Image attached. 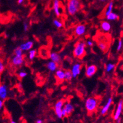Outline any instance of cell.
<instances>
[{
	"label": "cell",
	"mask_w": 123,
	"mask_h": 123,
	"mask_svg": "<svg viewBox=\"0 0 123 123\" xmlns=\"http://www.w3.org/2000/svg\"><path fill=\"white\" fill-rule=\"evenodd\" d=\"M87 44L84 41H79L75 43L73 50V55L77 59L82 60L86 55Z\"/></svg>",
	"instance_id": "cell-1"
},
{
	"label": "cell",
	"mask_w": 123,
	"mask_h": 123,
	"mask_svg": "<svg viewBox=\"0 0 123 123\" xmlns=\"http://www.w3.org/2000/svg\"><path fill=\"white\" fill-rule=\"evenodd\" d=\"M82 6L80 0H68L67 4V12L70 15H75Z\"/></svg>",
	"instance_id": "cell-2"
},
{
	"label": "cell",
	"mask_w": 123,
	"mask_h": 123,
	"mask_svg": "<svg viewBox=\"0 0 123 123\" xmlns=\"http://www.w3.org/2000/svg\"><path fill=\"white\" fill-rule=\"evenodd\" d=\"M99 103V100L97 97H89L86 100L85 107L89 113H92L96 111Z\"/></svg>",
	"instance_id": "cell-3"
},
{
	"label": "cell",
	"mask_w": 123,
	"mask_h": 123,
	"mask_svg": "<svg viewBox=\"0 0 123 123\" xmlns=\"http://www.w3.org/2000/svg\"><path fill=\"white\" fill-rule=\"evenodd\" d=\"M64 106V100L63 99L58 100L54 105V111L57 117L59 119H62L63 117L62 115V109Z\"/></svg>",
	"instance_id": "cell-4"
},
{
	"label": "cell",
	"mask_w": 123,
	"mask_h": 123,
	"mask_svg": "<svg viewBox=\"0 0 123 123\" xmlns=\"http://www.w3.org/2000/svg\"><path fill=\"white\" fill-rule=\"evenodd\" d=\"M82 64L80 63L77 62V63H74L71 67V70L73 78H76L77 77L79 76L81 73L82 70Z\"/></svg>",
	"instance_id": "cell-5"
},
{
	"label": "cell",
	"mask_w": 123,
	"mask_h": 123,
	"mask_svg": "<svg viewBox=\"0 0 123 123\" xmlns=\"http://www.w3.org/2000/svg\"><path fill=\"white\" fill-rule=\"evenodd\" d=\"M123 110V99H121L119 101L117 105L116 109V111L114 112V114L113 116V119L114 120L117 121V119L120 118L122 112Z\"/></svg>",
	"instance_id": "cell-6"
},
{
	"label": "cell",
	"mask_w": 123,
	"mask_h": 123,
	"mask_svg": "<svg viewBox=\"0 0 123 123\" xmlns=\"http://www.w3.org/2000/svg\"><path fill=\"white\" fill-rule=\"evenodd\" d=\"M60 0H53V10L57 17H60L62 13Z\"/></svg>",
	"instance_id": "cell-7"
},
{
	"label": "cell",
	"mask_w": 123,
	"mask_h": 123,
	"mask_svg": "<svg viewBox=\"0 0 123 123\" xmlns=\"http://www.w3.org/2000/svg\"><path fill=\"white\" fill-rule=\"evenodd\" d=\"M97 70V67L95 65H90L87 66L86 68L85 74L86 76L88 78H91L96 74Z\"/></svg>",
	"instance_id": "cell-8"
},
{
	"label": "cell",
	"mask_w": 123,
	"mask_h": 123,
	"mask_svg": "<svg viewBox=\"0 0 123 123\" xmlns=\"http://www.w3.org/2000/svg\"><path fill=\"white\" fill-rule=\"evenodd\" d=\"M113 102V99L112 97H109L108 99H107V102L104 104V105L102 107V108L100 109V114L102 116L105 115L107 113V112L109 111V109L111 107V105H112Z\"/></svg>",
	"instance_id": "cell-9"
},
{
	"label": "cell",
	"mask_w": 123,
	"mask_h": 123,
	"mask_svg": "<svg viewBox=\"0 0 123 123\" xmlns=\"http://www.w3.org/2000/svg\"><path fill=\"white\" fill-rule=\"evenodd\" d=\"M86 33V25L82 24L78 25L75 28L74 33L77 37L82 36Z\"/></svg>",
	"instance_id": "cell-10"
},
{
	"label": "cell",
	"mask_w": 123,
	"mask_h": 123,
	"mask_svg": "<svg viewBox=\"0 0 123 123\" xmlns=\"http://www.w3.org/2000/svg\"><path fill=\"white\" fill-rule=\"evenodd\" d=\"M8 96V86L5 84H1L0 86V98L2 100H5Z\"/></svg>",
	"instance_id": "cell-11"
},
{
	"label": "cell",
	"mask_w": 123,
	"mask_h": 123,
	"mask_svg": "<svg viewBox=\"0 0 123 123\" xmlns=\"http://www.w3.org/2000/svg\"><path fill=\"white\" fill-rule=\"evenodd\" d=\"M33 47V42L31 40L26 41L19 45V47L21 48L23 52H27V51L29 52L30 50L32 49Z\"/></svg>",
	"instance_id": "cell-12"
},
{
	"label": "cell",
	"mask_w": 123,
	"mask_h": 123,
	"mask_svg": "<svg viewBox=\"0 0 123 123\" xmlns=\"http://www.w3.org/2000/svg\"><path fill=\"white\" fill-rule=\"evenodd\" d=\"M24 63V57H16L15 56L12 58V63L13 66L19 67L22 65Z\"/></svg>",
	"instance_id": "cell-13"
},
{
	"label": "cell",
	"mask_w": 123,
	"mask_h": 123,
	"mask_svg": "<svg viewBox=\"0 0 123 123\" xmlns=\"http://www.w3.org/2000/svg\"><path fill=\"white\" fill-rule=\"evenodd\" d=\"M65 70H63L61 68H58L55 72V78L58 82H63V80H65Z\"/></svg>",
	"instance_id": "cell-14"
},
{
	"label": "cell",
	"mask_w": 123,
	"mask_h": 123,
	"mask_svg": "<svg viewBox=\"0 0 123 123\" xmlns=\"http://www.w3.org/2000/svg\"><path fill=\"white\" fill-rule=\"evenodd\" d=\"M49 58H50L51 61L54 62L55 63H57V64H59L62 61L61 56L60 55V54L57 53V52H51L49 55Z\"/></svg>",
	"instance_id": "cell-15"
},
{
	"label": "cell",
	"mask_w": 123,
	"mask_h": 123,
	"mask_svg": "<svg viewBox=\"0 0 123 123\" xmlns=\"http://www.w3.org/2000/svg\"><path fill=\"white\" fill-rule=\"evenodd\" d=\"M100 27L102 31L105 33H108L111 30V25L109 22V21H102L100 23Z\"/></svg>",
	"instance_id": "cell-16"
},
{
	"label": "cell",
	"mask_w": 123,
	"mask_h": 123,
	"mask_svg": "<svg viewBox=\"0 0 123 123\" xmlns=\"http://www.w3.org/2000/svg\"><path fill=\"white\" fill-rule=\"evenodd\" d=\"M113 7H114V2L113 1H109L107 3V6L105 7V10L104 12V16H105V18L108 16L110 13H111L113 10Z\"/></svg>",
	"instance_id": "cell-17"
},
{
	"label": "cell",
	"mask_w": 123,
	"mask_h": 123,
	"mask_svg": "<svg viewBox=\"0 0 123 123\" xmlns=\"http://www.w3.org/2000/svg\"><path fill=\"white\" fill-rule=\"evenodd\" d=\"M58 64H57V63H55L54 62L50 60L49 62H47V68L49 71L52 72H55L58 69Z\"/></svg>",
	"instance_id": "cell-18"
},
{
	"label": "cell",
	"mask_w": 123,
	"mask_h": 123,
	"mask_svg": "<svg viewBox=\"0 0 123 123\" xmlns=\"http://www.w3.org/2000/svg\"><path fill=\"white\" fill-rule=\"evenodd\" d=\"M63 108L65 109V111L67 112V115L69 116L72 114V112L74 111V105L70 103V102H66L65 104H64V106H63Z\"/></svg>",
	"instance_id": "cell-19"
},
{
	"label": "cell",
	"mask_w": 123,
	"mask_h": 123,
	"mask_svg": "<svg viewBox=\"0 0 123 123\" xmlns=\"http://www.w3.org/2000/svg\"><path fill=\"white\" fill-rule=\"evenodd\" d=\"M97 45H98V47L99 48V49L103 52H106L108 50V45L104 40L99 41L97 43Z\"/></svg>",
	"instance_id": "cell-20"
},
{
	"label": "cell",
	"mask_w": 123,
	"mask_h": 123,
	"mask_svg": "<svg viewBox=\"0 0 123 123\" xmlns=\"http://www.w3.org/2000/svg\"><path fill=\"white\" fill-rule=\"evenodd\" d=\"M106 19L107 21H116L119 19V15L116 13H114V12H112L111 13H110L108 16L106 17Z\"/></svg>",
	"instance_id": "cell-21"
},
{
	"label": "cell",
	"mask_w": 123,
	"mask_h": 123,
	"mask_svg": "<svg viewBox=\"0 0 123 123\" xmlns=\"http://www.w3.org/2000/svg\"><path fill=\"white\" fill-rule=\"evenodd\" d=\"M73 79V75L70 70H67L65 71V80L70 82Z\"/></svg>",
	"instance_id": "cell-22"
},
{
	"label": "cell",
	"mask_w": 123,
	"mask_h": 123,
	"mask_svg": "<svg viewBox=\"0 0 123 123\" xmlns=\"http://www.w3.org/2000/svg\"><path fill=\"white\" fill-rule=\"evenodd\" d=\"M37 55V50L35 49H31L28 52V59L30 60H33L35 58Z\"/></svg>",
	"instance_id": "cell-23"
},
{
	"label": "cell",
	"mask_w": 123,
	"mask_h": 123,
	"mask_svg": "<svg viewBox=\"0 0 123 123\" xmlns=\"http://www.w3.org/2000/svg\"><path fill=\"white\" fill-rule=\"evenodd\" d=\"M14 54L16 57H23V51L19 47H17L14 51Z\"/></svg>",
	"instance_id": "cell-24"
},
{
	"label": "cell",
	"mask_w": 123,
	"mask_h": 123,
	"mask_svg": "<svg viewBox=\"0 0 123 123\" xmlns=\"http://www.w3.org/2000/svg\"><path fill=\"white\" fill-rule=\"evenodd\" d=\"M115 68V65L112 63H107L106 66H105V71L107 73H109L111 71H112Z\"/></svg>",
	"instance_id": "cell-25"
},
{
	"label": "cell",
	"mask_w": 123,
	"mask_h": 123,
	"mask_svg": "<svg viewBox=\"0 0 123 123\" xmlns=\"http://www.w3.org/2000/svg\"><path fill=\"white\" fill-rule=\"evenodd\" d=\"M53 24L57 28H61L63 26V23L58 19H54L53 21Z\"/></svg>",
	"instance_id": "cell-26"
},
{
	"label": "cell",
	"mask_w": 123,
	"mask_h": 123,
	"mask_svg": "<svg viewBox=\"0 0 123 123\" xmlns=\"http://www.w3.org/2000/svg\"><path fill=\"white\" fill-rule=\"evenodd\" d=\"M123 47V41L121 39H119L117 43V52H120L122 50Z\"/></svg>",
	"instance_id": "cell-27"
},
{
	"label": "cell",
	"mask_w": 123,
	"mask_h": 123,
	"mask_svg": "<svg viewBox=\"0 0 123 123\" xmlns=\"http://www.w3.org/2000/svg\"><path fill=\"white\" fill-rule=\"evenodd\" d=\"M27 72L24 70H21V71H19L18 74V75L19 78H21V79H23V78L26 77L27 76Z\"/></svg>",
	"instance_id": "cell-28"
},
{
	"label": "cell",
	"mask_w": 123,
	"mask_h": 123,
	"mask_svg": "<svg viewBox=\"0 0 123 123\" xmlns=\"http://www.w3.org/2000/svg\"><path fill=\"white\" fill-rule=\"evenodd\" d=\"M86 44H87V45L91 47L93 46V45H94V42H93V41L91 40H87V42H86Z\"/></svg>",
	"instance_id": "cell-29"
},
{
	"label": "cell",
	"mask_w": 123,
	"mask_h": 123,
	"mask_svg": "<svg viewBox=\"0 0 123 123\" xmlns=\"http://www.w3.org/2000/svg\"><path fill=\"white\" fill-rule=\"evenodd\" d=\"M4 70H5V65L2 62H0V72L2 73L4 71Z\"/></svg>",
	"instance_id": "cell-30"
},
{
	"label": "cell",
	"mask_w": 123,
	"mask_h": 123,
	"mask_svg": "<svg viewBox=\"0 0 123 123\" xmlns=\"http://www.w3.org/2000/svg\"><path fill=\"white\" fill-rule=\"evenodd\" d=\"M28 24L26 22H24L23 23V30H24L25 31H27L28 30Z\"/></svg>",
	"instance_id": "cell-31"
},
{
	"label": "cell",
	"mask_w": 123,
	"mask_h": 123,
	"mask_svg": "<svg viewBox=\"0 0 123 123\" xmlns=\"http://www.w3.org/2000/svg\"><path fill=\"white\" fill-rule=\"evenodd\" d=\"M62 115H63V117L67 116V115L66 111H65V109L63 108V109H62Z\"/></svg>",
	"instance_id": "cell-32"
},
{
	"label": "cell",
	"mask_w": 123,
	"mask_h": 123,
	"mask_svg": "<svg viewBox=\"0 0 123 123\" xmlns=\"http://www.w3.org/2000/svg\"><path fill=\"white\" fill-rule=\"evenodd\" d=\"M3 105H4L3 100L1 99V100H0V109H1L3 108Z\"/></svg>",
	"instance_id": "cell-33"
},
{
	"label": "cell",
	"mask_w": 123,
	"mask_h": 123,
	"mask_svg": "<svg viewBox=\"0 0 123 123\" xmlns=\"http://www.w3.org/2000/svg\"><path fill=\"white\" fill-rule=\"evenodd\" d=\"M98 1L100 2V3H106V2H108L109 0H97Z\"/></svg>",
	"instance_id": "cell-34"
},
{
	"label": "cell",
	"mask_w": 123,
	"mask_h": 123,
	"mask_svg": "<svg viewBox=\"0 0 123 123\" xmlns=\"http://www.w3.org/2000/svg\"><path fill=\"white\" fill-rule=\"evenodd\" d=\"M36 123H43L42 120V119H38L37 121H36Z\"/></svg>",
	"instance_id": "cell-35"
},
{
	"label": "cell",
	"mask_w": 123,
	"mask_h": 123,
	"mask_svg": "<svg viewBox=\"0 0 123 123\" xmlns=\"http://www.w3.org/2000/svg\"><path fill=\"white\" fill-rule=\"evenodd\" d=\"M23 1H24V0H18V4L23 3Z\"/></svg>",
	"instance_id": "cell-36"
},
{
	"label": "cell",
	"mask_w": 123,
	"mask_h": 123,
	"mask_svg": "<svg viewBox=\"0 0 123 123\" xmlns=\"http://www.w3.org/2000/svg\"><path fill=\"white\" fill-rule=\"evenodd\" d=\"M117 123H121V118H119V119H117L116 121Z\"/></svg>",
	"instance_id": "cell-37"
},
{
	"label": "cell",
	"mask_w": 123,
	"mask_h": 123,
	"mask_svg": "<svg viewBox=\"0 0 123 123\" xmlns=\"http://www.w3.org/2000/svg\"><path fill=\"white\" fill-rule=\"evenodd\" d=\"M10 123H16L15 121H13V120H12V121H11Z\"/></svg>",
	"instance_id": "cell-38"
},
{
	"label": "cell",
	"mask_w": 123,
	"mask_h": 123,
	"mask_svg": "<svg viewBox=\"0 0 123 123\" xmlns=\"http://www.w3.org/2000/svg\"></svg>",
	"instance_id": "cell-39"
}]
</instances>
